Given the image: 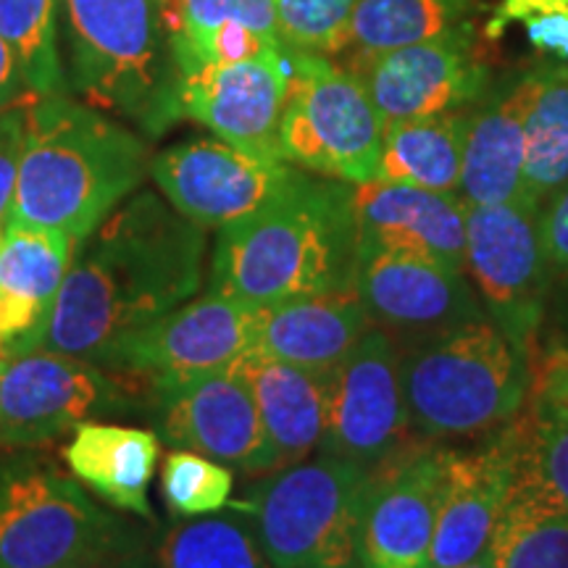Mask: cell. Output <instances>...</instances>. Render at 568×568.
Returning a JSON list of instances; mask_svg holds the SVG:
<instances>
[{"instance_id": "1", "label": "cell", "mask_w": 568, "mask_h": 568, "mask_svg": "<svg viewBox=\"0 0 568 568\" xmlns=\"http://www.w3.org/2000/svg\"><path fill=\"white\" fill-rule=\"evenodd\" d=\"M205 268L203 226L153 190L132 193L77 243L51 322L30 351L98 364L119 339L193 301Z\"/></svg>"}, {"instance_id": "2", "label": "cell", "mask_w": 568, "mask_h": 568, "mask_svg": "<svg viewBox=\"0 0 568 568\" xmlns=\"http://www.w3.org/2000/svg\"><path fill=\"white\" fill-rule=\"evenodd\" d=\"M353 184L303 169L274 197L219 230L205 290L266 308L355 290Z\"/></svg>"}, {"instance_id": "3", "label": "cell", "mask_w": 568, "mask_h": 568, "mask_svg": "<svg viewBox=\"0 0 568 568\" xmlns=\"http://www.w3.org/2000/svg\"><path fill=\"white\" fill-rule=\"evenodd\" d=\"M151 172L148 142L95 105L69 95L24 105L9 219L67 232L80 243Z\"/></svg>"}, {"instance_id": "4", "label": "cell", "mask_w": 568, "mask_h": 568, "mask_svg": "<svg viewBox=\"0 0 568 568\" xmlns=\"http://www.w3.org/2000/svg\"><path fill=\"white\" fill-rule=\"evenodd\" d=\"M69 88L82 103L161 138L180 122L172 30L159 0H63Z\"/></svg>"}, {"instance_id": "5", "label": "cell", "mask_w": 568, "mask_h": 568, "mask_svg": "<svg viewBox=\"0 0 568 568\" xmlns=\"http://www.w3.org/2000/svg\"><path fill=\"white\" fill-rule=\"evenodd\" d=\"M400 368L410 429L432 439L510 424L531 389L529 353L489 316L406 347Z\"/></svg>"}, {"instance_id": "6", "label": "cell", "mask_w": 568, "mask_h": 568, "mask_svg": "<svg viewBox=\"0 0 568 568\" xmlns=\"http://www.w3.org/2000/svg\"><path fill=\"white\" fill-rule=\"evenodd\" d=\"M372 471L322 456L276 468L240 503L272 568H355Z\"/></svg>"}, {"instance_id": "7", "label": "cell", "mask_w": 568, "mask_h": 568, "mask_svg": "<svg viewBox=\"0 0 568 568\" xmlns=\"http://www.w3.org/2000/svg\"><path fill=\"white\" fill-rule=\"evenodd\" d=\"M134 527L42 447H0V568H69Z\"/></svg>"}, {"instance_id": "8", "label": "cell", "mask_w": 568, "mask_h": 568, "mask_svg": "<svg viewBox=\"0 0 568 568\" xmlns=\"http://www.w3.org/2000/svg\"><path fill=\"white\" fill-rule=\"evenodd\" d=\"M290 84L280 122L282 159L347 184L376 182L385 119L364 82L329 55L287 51Z\"/></svg>"}, {"instance_id": "9", "label": "cell", "mask_w": 568, "mask_h": 568, "mask_svg": "<svg viewBox=\"0 0 568 568\" xmlns=\"http://www.w3.org/2000/svg\"><path fill=\"white\" fill-rule=\"evenodd\" d=\"M145 397L132 382L77 355H0V447H48L77 426L132 416Z\"/></svg>"}, {"instance_id": "10", "label": "cell", "mask_w": 568, "mask_h": 568, "mask_svg": "<svg viewBox=\"0 0 568 568\" xmlns=\"http://www.w3.org/2000/svg\"><path fill=\"white\" fill-rule=\"evenodd\" d=\"M261 308L205 290L159 322L119 339L98 361L105 372L151 389L219 372L253 353Z\"/></svg>"}, {"instance_id": "11", "label": "cell", "mask_w": 568, "mask_h": 568, "mask_svg": "<svg viewBox=\"0 0 568 568\" xmlns=\"http://www.w3.org/2000/svg\"><path fill=\"white\" fill-rule=\"evenodd\" d=\"M329 406L322 456L376 471L408 450L410 416L395 339L372 326L326 379Z\"/></svg>"}, {"instance_id": "12", "label": "cell", "mask_w": 568, "mask_h": 568, "mask_svg": "<svg viewBox=\"0 0 568 568\" xmlns=\"http://www.w3.org/2000/svg\"><path fill=\"white\" fill-rule=\"evenodd\" d=\"M539 211L542 205L524 197L468 205L466 216V272L479 284L497 329L527 353L542 318L550 266Z\"/></svg>"}, {"instance_id": "13", "label": "cell", "mask_w": 568, "mask_h": 568, "mask_svg": "<svg viewBox=\"0 0 568 568\" xmlns=\"http://www.w3.org/2000/svg\"><path fill=\"white\" fill-rule=\"evenodd\" d=\"M142 397V414L172 450L201 453L245 474L276 471L243 361Z\"/></svg>"}, {"instance_id": "14", "label": "cell", "mask_w": 568, "mask_h": 568, "mask_svg": "<svg viewBox=\"0 0 568 568\" xmlns=\"http://www.w3.org/2000/svg\"><path fill=\"white\" fill-rule=\"evenodd\" d=\"M351 69L387 124L468 109L489 88L471 24L382 53H351Z\"/></svg>"}, {"instance_id": "15", "label": "cell", "mask_w": 568, "mask_h": 568, "mask_svg": "<svg viewBox=\"0 0 568 568\" xmlns=\"http://www.w3.org/2000/svg\"><path fill=\"white\" fill-rule=\"evenodd\" d=\"M295 169L293 163L243 151L219 138L176 142L151 159V176L161 195L205 232L222 230L261 209Z\"/></svg>"}, {"instance_id": "16", "label": "cell", "mask_w": 568, "mask_h": 568, "mask_svg": "<svg viewBox=\"0 0 568 568\" xmlns=\"http://www.w3.org/2000/svg\"><path fill=\"white\" fill-rule=\"evenodd\" d=\"M355 293L374 326L408 347L487 316L464 272L382 247L358 251Z\"/></svg>"}, {"instance_id": "17", "label": "cell", "mask_w": 568, "mask_h": 568, "mask_svg": "<svg viewBox=\"0 0 568 568\" xmlns=\"http://www.w3.org/2000/svg\"><path fill=\"white\" fill-rule=\"evenodd\" d=\"M290 84V55L203 63L176 71V113L243 151L282 159L280 122ZM284 161V159H282Z\"/></svg>"}, {"instance_id": "18", "label": "cell", "mask_w": 568, "mask_h": 568, "mask_svg": "<svg viewBox=\"0 0 568 568\" xmlns=\"http://www.w3.org/2000/svg\"><path fill=\"white\" fill-rule=\"evenodd\" d=\"M450 450L406 453L372 471L358 529L361 568H429Z\"/></svg>"}, {"instance_id": "19", "label": "cell", "mask_w": 568, "mask_h": 568, "mask_svg": "<svg viewBox=\"0 0 568 568\" xmlns=\"http://www.w3.org/2000/svg\"><path fill=\"white\" fill-rule=\"evenodd\" d=\"M361 247L408 253L466 274L468 203L458 193H432L393 182L353 184Z\"/></svg>"}, {"instance_id": "20", "label": "cell", "mask_w": 568, "mask_h": 568, "mask_svg": "<svg viewBox=\"0 0 568 568\" xmlns=\"http://www.w3.org/2000/svg\"><path fill=\"white\" fill-rule=\"evenodd\" d=\"M516 481L514 422L485 450H450L429 568H458L485 556Z\"/></svg>"}, {"instance_id": "21", "label": "cell", "mask_w": 568, "mask_h": 568, "mask_svg": "<svg viewBox=\"0 0 568 568\" xmlns=\"http://www.w3.org/2000/svg\"><path fill=\"white\" fill-rule=\"evenodd\" d=\"M535 92V67L510 71L489 84L468 109L464 174L458 195L468 205L514 203L527 197V109Z\"/></svg>"}, {"instance_id": "22", "label": "cell", "mask_w": 568, "mask_h": 568, "mask_svg": "<svg viewBox=\"0 0 568 568\" xmlns=\"http://www.w3.org/2000/svg\"><path fill=\"white\" fill-rule=\"evenodd\" d=\"M77 240L6 219L0 234V355L27 353L59 301Z\"/></svg>"}, {"instance_id": "23", "label": "cell", "mask_w": 568, "mask_h": 568, "mask_svg": "<svg viewBox=\"0 0 568 568\" xmlns=\"http://www.w3.org/2000/svg\"><path fill=\"white\" fill-rule=\"evenodd\" d=\"M374 322L355 290L295 297L258 314L253 353L314 374H332Z\"/></svg>"}, {"instance_id": "24", "label": "cell", "mask_w": 568, "mask_h": 568, "mask_svg": "<svg viewBox=\"0 0 568 568\" xmlns=\"http://www.w3.org/2000/svg\"><path fill=\"white\" fill-rule=\"evenodd\" d=\"M61 458L71 477L105 506L142 524H155L151 485L161 458V439L153 429L88 422L71 432Z\"/></svg>"}, {"instance_id": "25", "label": "cell", "mask_w": 568, "mask_h": 568, "mask_svg": "<svg viewBox=\"0 0 568 568\" xmlns=\"http://www.w3.org/2000/svg\"><path fill=\"white\" fill-rule=\"evenodd\" d=\"M243 372L276 468L301 464L318 450L326 429L329 374L305 372L255 353L243 358Z\"/></svg>"}, {"instance_id": "26", "label": "cell", "mask_w": 568, "mask_h": 568, "mask_svg": "<svg viewBox=\"0 0 568 568\" xmlns=\"http://www.w3.org/2000/svg\"><path fill=\"white\" fill-rule=\"evenodd\" d=\"M468 109L387 124L376 182L458 193Z\"/></svg>"}, {"instance_id": "27", "label": "cell", "mask_w": 568, "mask_h": 568, "mask_svg": "<svg viewBox=\"0 0 568 568\" xmlns=\"http://www.w3.org/2000/svg\"><path fill=\"white\" fill-rule=\"evenodd\" d=\"M151 556L153 568H272L243 506L232 514L174 518L166 527L153 524Z\"/></svg>"}, {"instance_id": "28", "label": "cell", "mask_w": 568, "mask_h": 568, "mask_svg": "<svg viewBox=\"0 0 568 568\" xmlns=\"http://www.w3.org/2000/svg\"><path fill=\"white\" fill-rule=\"evenodd\" d=\"M568 184V61L535 63L527 109V197L545 205Z\"/></svg>"}, {"instance_id": "29", "label": "cell", "mask_w": 568, "mask_h": 568, "mask_svg": "<svg viewBox=\"0 0 568 568\" xmlns=\"http://www.w3.org/2000/svg\"><path fill=\"white\" fill-rule=\"evenodd\" d=\"M474 0H355L345 53L406 48L468 24Z\"/></svg>"}, {"instance_id": "30", "label": "cell", "mask_w": 568, "mask_h": 568, "mask_svg": "<svg viewBox=\"0 0 568 568\" xmlns=\"http://www.w3.org/2000/svg\"><path fill=\"white\" fill-rule=\"evenodd\" d=\"M514 489L568 516V410L537 395L527 418L514 424Z\"/></svg>"}, {"instance_id": "31", "label": "cell", "mask_w": 568, "mask_h": 568, "mask_svg": "<svg viewBox=\"0 0 568 568\" xmlns=\"http://www.w3.org/2000/svg\"><path fill=\"white\" fill-rule=\"evenodd\" d=\"M487 552L495 568H568V516L510 489Z\"/></svg>"}, {"instance_id": "32", "label": "cell", "mask_w": 568, "mask_h": 568, "mask_svg": "<svg viewBox=\"0 0 568 568\" xmlns=\"http://www.w3.org/2000/svg\"><path fill=\"white\" fill-rule=\"evenodd\" d=\"M59 0H0V38L17 55L27 90L38 98L63 92Z\"/></svg>"}, {"instance_id": "33", "label": "cell", "mask_w": 568, "mask_h": 568, "mask_svg": "<svg viewBox=\"0 0 568 568\" xmlns=\"http://www.w3.org/2000/svg\"><path fill=\"white\" fill-rule=\"evenodd\" d=\"M159 493L172 518H201L232 506L234 468L193 450L166 453Z\"/></svg>"}, {"instance_id": "34", "label": "cell", "mask_w": 568, "mask_h": 568, "mask_svg": "<svg viewBox=\"0 0 568 568\" xmlns=\"http://www.w3.org/2000/svg\"><path fill=\"white\" fill-rule=\"evenodd\" d=\"M353 6L355 0H274L284 48L329 59L345 53Z\"/></svg>"}, {"instance_id": "35", "label": "cell", "mask_w": 568, "mask_h": 568, "mask_svg": "<svg viewBox=\"0 0 568 568\" xmlns=\"http://www.w3.org/2000/svg\"><path fill=\"white\" fill-rule=\"evenodd\" d=\"M222 24H243L274 45L284 48L280 27H276L274 0H176L172 32L201 34Z\"/></svg>"}, {"instance_id": "36", "label": "cell", "mask_w": 568, "mask_h": 568, "mask_svg": "<svg viewBox=\"0 0 568 568\" xmlns=\"http://www.w3.org/2000/svg\"><path fill=\"white\" fill-rule=\"evenodd\" d=\"M510 24L524 27L537 51L568 61V0H503L487 24L497 38Z\"/></svg>"}, {"instance_id": "37", "label": "cell", "mask_w": 568, "mask_h": 568, "mask_svg": "<svg viewBox=\"0 0 568 568\" xmlns=\"http://www.w3.org/2000/svg\"><path fill=\"white\" fill-rule=\"evenodd\" d=\"M21 145H24V109L0 113V224H6L17 187Z\"/></svg>"}, {"instance_id": "38", "label": "cell", "mask_w": 568, "mask_h": 568, "mask_svg": "<svg viewBox=\"0 0 568 568\" xmlns=\"http://www.w3.org/2000/svg\"><path fill=\"white\" fill-rule=\"evenodd\" d=\"M151 529L145 524H134V527L116 539V542L105 545L103 550L92 552L90 558L69 568H153L151 556Z\"/></svg>"}, {"instance_id": "39", "label": "cell", "mask_w": 568, "mask_h": 568, "mask_svg": "<svg viewBox=\"0 0 568 568\" xmlns=\"http://www.w3.org/2000/svg\"><path fill=\"white\" fill-rule=\"evenodd\" d=\"M539 232H542L548 264L568 272V184L539 211Z\"/></svg>"}, {"instance_id": "40", "label": "cell", "mask_w": 568, "mask_h": 568, "mask_svg": "<svg viewBox=\"0 0 568 568\" xmlns=\"http://www.w3.org/2000/svg\"><path fill=\"white\" fill-rule=\"evenodd\" d=\"M32 101L34 98L27 90L17 55H13L9 42L0 38V113L24 109Z\"/></svg>"}, {"instance_id": "41", "label": "cell", "mask_w": 568, "mask_h": 568, "mask_svg": "<svg viewBox=\"0 0 568 568\" xmlns=\"http://www.w3.org/2000/svg\"><path fill=\"white\" fill-rule=\"evenodd\" d=\"M539 397L556 403L558 408L568 410V351H560L545 361L539 374Z\"/></svg>"}, {"instance_id": "42", "label": "cell", "mask_w": 568, "mask_h": 568, "mask_svg": "<svg viewBox=\"0 0 568 568\" xmlns=\"http://www.w3.org/2000/svg\"><path fill=\"white\" fill-rule=\"evenodd\" d=\"M161 9H163V17H166V24L169 30H174V17H176V0H159Z\"/></svg>"}, {"instance_id": "43", "label": "cell", "mask_w": 568, "mask_h": 568, "mask_svg": "<svg viewBox=\"0 0 568 568\" xmlns=\"http://www.w3.org/2000/svg\"><path fill=\"white\" fill-rule=\"evenodd\" d=\"M458 568H495V564H493V558H489V552H485L481 558L471 560V564H466V566H458Z\"/></svg>"}, {"instance_id": "44", "label": "cell", "mask_w": 568, "mask_h": 568, "mask_svg": "<svg viewBox=\"0 0 568 568\" xmlns=\"http://www.w3.org/2000/svg\"><path fill=\"white\" fill-rule=\"evenodd\" d=\"M0 234H3V224H0Z\"/></svg>"}, {"instance_id": "45", "label": "cell", "mask_w": 568, "mask_h": 568, "mask_svg": "<svg viewBox=\"0 0 568 568\" xmlns=\"http://www.w3.org/2000/svg\"><path fill=\"white\" fill-rule=\"evenodd\" d=\"M355 568H361V566H355Z\"/></svg>"}]
</instances>
